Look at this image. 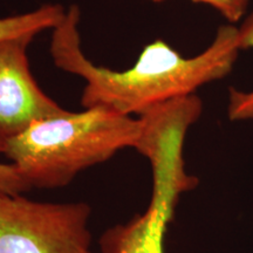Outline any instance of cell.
I'll use <instances>...</instances> for the list:
<instances>
[{
  "label": "cell",
  "instance_id": "obj_1",
  "mask_svg": "<svg viewBox=\"0 0 253 253\" xmlns=\"http://www.w3.org/2000/svg\"><path fill=\"white\" fill-rule=\"evenodd\" d=\"M80 9L71 6L53 30L50 55L56 67L86 82L84 108L104 107L122 115H143L154 107L196 93L232 72L240 52L238 27L223 25L212 42L198 55L185 58L163 40L142 49L137 61L125 71L97 66L81 48Z\"/></svg>",
  "mask_w": 253,
  "mask_h": 253
},
{
  "label": "cell",
  "instance_id": "obj_2",
  "mask_svg": "<svg viewBox=\"0 0 253 253\" xmlns=\"http://www.w3.org/2000/svg\"><path fill=\"white\" fill-rule=\"evenodd\" d=\"M143 121L104 107L66 112L37 121L0 148L32 188L69 184L87 168L125 148L136 149Z\"/></svg>",
  "mask_w": 253,
  "mask_h": 253
},
{
  "label": "cell",
  "instance_id": "obj_3",
  "mask_svg": "<svg viewBox=\"0 0 253 253\" xmlns=\"http://www.w3.org/2000/svg\"><path fill=\"white\" fill-rule=\"evenodd\" d=\"M202 110V101L194 94L158 104L140 116L143 132L136 150L153 168L150 203L142 214L107 230L101 237L99 253H164V233L179 196L197 182L185 171L183 145L188 129Z\"/></svg>",
  "mask_w": 253,
  "mask_h": 253
},
{
  "label": "cell",
  "instance_id": "obj_4",
  "mask_svg": "<svg viewBox=\"0 0 253 253\" xmlns=\"http://www.w3.org/2000/svg\"><path fill=\"white\" fill-rule=\"evenodd\" d=\"M86 203H41L0 194V253H87Z\"/></svg>",
  "mask_w": 253,
  "mask_h": 253
},
{
  "label": "cell",
  "instance_id": "obj_5",
  "mask_svg": "<svg viewBox=\"0 0 253 253\" xmlns=\"http://www.w3.org/2000/svg\"><path fill=\"white\" fill-rule=\"evenodd\" d=\"M34 38L0 41V148L32 123L67 112L41 89L32 75L27 48Z\"/></svg>",
  "mask_w": 253,
  "mask_h": 253
},
{
  "label": "cell",
  "instance_id": "obj_6",
  "mask_svg": "<svg viewBox=\"0 0 253 253\" xmlns=\"http://www.w3.org/2000/svg\"><path fill=\"white\" fill-rule=\"evenodd\" d=\"M66 13L67 9L63 6L48 4L27 13L0 18V41L25 36L37 37L43 31H53Z\"/></svg>",
  "mask_w": 253,
  "mask_h": 253
},
{
  "label": "cell",
  "instance_id": "obj_7",
  "mask_svg": "<svg viewBox=\"0 0 253 253\" xmlns=\"http://www.w3.org/2000/svg\"><path fill=\"white\" fill-rule=\"evenodd\" d=\"M238 40L240 49L253 48V12L238 28ZM227 116L235 122L253 120V89L242 91L230 88Z\"/></svg>",
  "mask_w": 253,
  "mask_h": 253
},
{
  "label": "cell",
  "instance_id": "obj_8",
  "mask_svg": "<svg viewBox=\"0 0 253 253\" xmlns=\"http://www.w3.org/2000/svg\"><path fill=\"white\" fill-rule=\"evenodd\" d=\"M196 4H205L217 9L231 25L242 20L248 11L250 0H191Z\"/></svg>",
  "mask_w": 253,
  "mask_h": 253
},
{
  "label": "cell",
  "instance_id": "obj_9",
  "mask_svg": "<svg viewBox=\"0 0 253 253\" xmlns=\"http://www.w3.org/2000/svg\"><path fill=\"white\" fill-rule=\"evenodd\" d=\"M28 190H31V186L14 164L0 163V194L21 195Z\"/></svg>",
  "mask_w": 253,
  "mask_h": 253
},
{
  "label": "cell",
  "instance_id": "obj_10",
  "mask_svg": "<svg viewBox=\"0 0 253 253\" xmlns=\"http://www.w3.org/2000/svg\"><path fill=\"white\" fill-rule=\"evenodd\" d=\"M154 2H162V1H164V0H153Z\"/></svg>",
  "mask_w": 253,
  "mask_h": 253
}]
</instances>
